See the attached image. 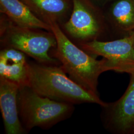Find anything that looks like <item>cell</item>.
Returning a JSON list of instances; mask_svg holds the SVG:
<instances>
[{
    "label": "cell",
    "mask_w": 134,
    "mask_h": 134,
    "mask_svg": "<svg viewBox=\"0 0 134 134\" xmlns=\"http://www.w3.org/2000/svg\"><path fill=\"white\" fill-rule=\"evenodd\" d=\"M57 41L56 47L50 52L59 61L63 69L72 81L88 91L99 96L98 78L103 72L114 71L111 63L105 58L96 57L77 46L64 32L56 23L50 24Z\"/></svg>",
    "instance_id": "1"
},
{
    "label": "cell",
    "mask_w": 134,
    "mask_h": 134,
    "mask_svg": "<svg viewBox=\"0 0 134 134\" xmlns=\"http://www.w3.org/2000/svg\"><path fill=\"white\" fill-rule=\"evenodd\" d=\"M27 85L41 96L73 105L95 103L106 105L98 96L84 88L68 76L61 65L29 61Z\"/></svg>",
    "instance_id": "2"
},
{
    "label": "cell",
    "mask_w": 134,
    "mask_h": 134,
    "mask_svg": "<svg viewBox=\"0 0 134 134\" xmlns=\"http://www.w3.org/2000/svg\"><path fill=\"white\" fill-rule=\"evenodd\" d=\"M18 106L20 120L27 133L37 127L50 129L69 118L75 110L74 105L41 96L27 85L19 87Z\"/></svg>",
    "instance_id": "3"
},
{
    "label": "cell",
    "mask_w": 134,
    "mask_h": 134,
    "mask_svg": "<svg viewBox=\"0 0 134 134\" xmlns=\"http://www.w3.org/2000/svg\"><path fill=\"white\" fill-rule=\"evenodd\" d=\"M1 43L2 48L18 49L37 62L61 65L57 59L50 55L51 51L57 46L52 31L22 27L8 18L1 19Z\"/></svg>",
    "instance_id": "4"
},
{
    "label": "cell",
    "mask_w": 134,
    "mask_h": 134,
    "mask_svg": "<svg viewBox=\"0 0 134 134\" xmlns=\"http://www.w3.org/2000/svg\"><path fill=\"white\" fill-rule=\"evenodd\" d=\"M133 42V35L131 34L113 41L94 40L79 47L94 57L100 56L107 60L114 68V71L131 74L134 72Z\"/></svg>",
    "instance_id": "5"
},
{
    "label": "cell",
    "mask_w": 134,
    "mask_h": 134,
    "mask_svg": "<svg viewBox=\"0 0 134 134\" xmlns=\"http://www.w3.org/2000/svg\"><path fill=\"white\" fill-rule=\"evenodd\" d=\"M129 85L118 100L101 107V119L106 129L117 134H134V72Z\"/></svg>",
    "instance_id": "6"
},
{
    "label": "cell",
    "mask_w": 134,
    "mask_h": 134,
    "mask_svg": "<svg viewBox=\"0 0 134 134\" xmlns=\"http://www.w3.org/2000/svg\"><path fill=\"white\" fill-rule=\"evenodd\" d=\"M72 2L70 17L63 24L64 32L79 45L97 40L103 27L86 0H72Z\"/></svg>",
    "instance_id": "7"
},
{
    "label": "cell",
    "mask_w": 134,
    "mask_h": 134,
    "mask_svg": "<svg viewBox=\"0 0 134 134\" xmlns=\"http://www.w3.org/2000/svg\"><path fill=\"white\" fill-rule=\"evenodd\" d=\"M19 86L0 77V109L6 134H27L19 118L18 94Z\"/></svg>",
    "instance_id": "8"
},
{
    "label": "cell",
    "mask_w": 134,
    "mask_h": 134,
    "mask_svg": "<svg viewBox=\"0 0 134 134\" xmlns=\"http://www.w3.org/2000/svg\"><path fill=\"white\" fill-rule=\"evenodd\" d=\"M27 56L15 48H2L0 51V77L14 82L19 87L27 85L29 74Z\"/></svg>",
    "instance_id": "9"
},
{
    "label": "cell",
    "mask_w": 134,
    "mask_h": 134,
    "mask_svg": "<svg viewBox=\"0 0 134 134\" xmlns=\"http://www.w3.org/2000/svg\"><path fill=\"white\" fill-rule=\"evenodd\" d=\"M0 11L20 27L52 31L50 25L38 18L21 0H0Z\"/></svg>",
    "instance_id": "10"
},
{
    "label": "cell",
    "mask_w": 134,
    "mask_h": 134,
    "mask_svg": "<svg viewBox=\"0 0 134 134\" xmlns=\"http://www.w3.org/2000/svg\"><path fill=\"white\" fill-rule=\"evenodd\" d=\"M38 18L49 24L63 23L72 8V0H21Z\"/></svg>",
    "instance_id": "11"
},
{
    "label": "cell",
    "mask_w": 134,
    "mask_h": 134,
    "mask_svg": "<svg viewBox=\"0 0 134 134\" xmlns=\"http://www.w3.org/2000/svg\"><path fill=\"white\" fill-rule=\"evenodd\" d=\"M111 18L116 29L122 32L134 31V0H118L111 9Z\"/></svg>",
    "instance_id": "12"
},
{
    "label": "cell",
    "mask_w": 134,
    "mask_h": 134,
    "mask_svg": "<svg viewBox=\"0 0 134 134\" xmlns=\"http://www.w3.org/2000/svg\"><path fill=\"white\" fill-rule=\"evenodd\" d=\"M132 34H133V38H134V42H133V44H134V32H133L132 33Z\"/></svg>",
    "instance_id": "13"
}]
</instances>
